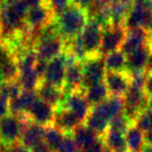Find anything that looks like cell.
<instances>
[{
	"instance_id": "6da1fadb",
	"label": "cell",
	"mask_w": 152,
	"mask_h": 152,
	"mask_svg": "<svg viewBox=\"0 0 152 152\" xmlns=\"http://www.w3.org/2000/svg\"><path fill=\"white\" fill-rule=\"evenodd\" d=\"M55 22L59 36L64 40H70L83 32V28L89 22V15L87 11L70 3L67 9L55 17Z\"/></svg>"
},
{
	"instance_id": "7a4b0ae2",
	"label": "cell",
	"mask_w": 152,
	"mask_h": 152,
	"mask_svg": "<svg viewBox=\"0 0 152 152\" xmlns=\"http://www.w3.org/2000/svg\"><path fill=\"white\" fill-rule=\"evenodd\" d=\"M28 119L9 114L0 119V145L11 146L19 143Z\"/></svg>"
},
{
	"instance_id": "3957f363",
	"label": "cell",
	"mask_w": 152,
	"mask_h": 152,
	"mask_svg": "<svg viewBox=\"0 0 152 152\" xmlns=\"http://www.w3.org/2000/svg\"><path fill=\"white\" fill-rule=\"evenodd\" d=\"M105 73L104 56L98 55L83 61V91L92 86L102 83Z\"/></svg>"
},
{
	"instance_id": "277c9868",
	"label": "cell",
	"mask_w": 152,
	"mask_h": 152,
	"mask_svg": "<svg viewBox=\"0 0 152 152\" xmlns=\"http://www.w3.org/2000/svg\"><path fill=\"white\" fill-rule=\"evenodd\" d=\"M102 27L93 20H90L83 32L79 34L81 44L83 46L88 59L99 55L100 44H101Z\"/></svg>"
},
{
	"instance_id": "5b68a950",
	"label": "cell",
	"mask_w": 152,
	"mask_h": 152,
	"mask_svg": "<svg viewBox=\"0 0 152 152\" xmlns=\"http://www.w3.org/2000/svg\"><path fill=\"white\" fill-rule=\"evenodd\" d=\"M123 101H124L123 114L134 122L137 115L142 110L147 108L148 95L143 89L129 87V89L123 96Z\"/></svg>"
},
{
	"instance_id": "8992f818",
	"label": "cell",
	"mask_w": 152,
	"mask_h": 152,
	"mask_svg": "<svg viewBox=\"0 0 152 152\" xmlns=\"http://www.w3.org/2000/svg\"><path fill=\"white\" fill-rule=\"evenodd\" d=\"M126 32L123 25H112L103 28L99 55L105 56L108 53L120 50L126 37Z\"/></svg>"
},
{
	"instance_id": "52a82bcc",
	"label": "cell",
	"mask_w": 152,
	"mask_h": 152,
	"mask_svg": "<svg viewBox=\"0 0 152 152\" xmlns=\"http://www.w3.org/2000/svg\"><path fill=\"white\" fill-rule=\"evenodd\" d=\"M66 76L64 91L67 93L83 91V63L66 53Z\"/></svg>"
},
{
	"instance_id": "ba28073f",
	"label": "cell",
	"mask_w": 152,
	"mask_h": 152,
	"mask_svg": "<svg viewBox=\"0 0 152 152\" xmlns=\"http://www.w3.org/2000/svg\"><path fill=\"white\" fill-rule=\"evenodd\" d=\"M58 107H65L71 110L77 117V119L81 124L85 123L86 119H87L88 115L90 114L92 108L90 104L88 103L85 95H83V91L73 92V93L66 92L65 99H64L61 105Z\"/></svg>"
},
{
	"instance_id": "9c48e42d",
	"label": "cell",
	"mask_w": 152,
	"mask_h": 152,
	"mask_svg": "<svg viewBox=\"0 0 152 152\" xmlns=\"http://www.w3.org/2000/svg\"><path fill=\"white\" fill-rule=\"evenodd\" d=\"M66 54L65 52L59 56L51 59L47 63L46 72L44 74L43 80L49 85H52L54 87L64 89L65 85V76H66Z\"/></svg>"
},
{
	"instance_id": "30bf717a",
	"label": "cell",
	"mask_w": 152,
	"mask_h": 152,
	"mask_svg": "<svg viewBox=\"0 0 152 152\" xmlns=\"http://www.w3.org/2000/svg\"><path fill=\"white\" fill-rule=\"evenodd\" d=\"M54 14L47 2L28 9L25 16V23L29 29H42L43 27L53 21Z\"/></svg>"
},
{
	"instance_id": "8fae6325",
	"label": "cell",
	"mask_w": 152,
	"mask_h": 152,
	"mask_svg": "<svg viewBox=\"0 0 152 152\" xmlns=\"http://www.w3.org/2000/svg\"><path fill=\"white\" fill-rule=\"evenodd\" d=\"M55 115V107L47 102L41 100L40 98L36 100L30 110H28L26 118L31 122L39 124L43 127L50 126L53 124Z\"/></svg>"
},
{
	"instance_id": "7c38bea8",
	"label": "cell",
	"mask_w": 152,
	"mask_h": 152,
	"mask_svg": "<svg viewBox=\"0 0 152 152\" xmlns=\"http://www.w3.org/2000/svg\"><path fill=\"white\" fill-rule=\"evenodd\" d=\"M34 51L38 59L48 63L51 59L59 56L65 52V40L61 37H56L41 41L36 44Z\"/></svg>"
},
{
	"instance_id": "4fadbf2b",
	"label": "cell",
	"mask_w": 152,
	"mask_h": 152,
	"mask_svg": "<svg viewBox=\"0 0 152 152\" xmlns=\"http://www.w3.org/2000/svg\"><path fill=\"white\" fill-rule=\"evenodd\" d=\"M103 83L110 96L123 97L130 87V75L126 71L108 72L106 71Z\"/></svg>"
},
{
	"instance_id": "5bb4252c",
	"label": "cell",
	"mask_w": 152,
	"mask_h": 152,
	"mask_svg": "<svg viewBox=\"0 0 152 152\" xmlns=\"http://www.w3.org/2000/svg\"><path fill=\"white\" fill-rule=\"evenodd\" d=\"M151 39L152 34L144 28L129 30L126 32V37H125V40L121 46L120 50L125 55H128L134 52L137 49L142 48L145 45H147L151 41Z\"/></svg>"
},
{
	"instance_id": "9a60e30c",
	"label": "cell",
	"mask_w": 152,
	"mask_h": 152,
	"mask_svg": "<svg viewBox=\"0 0 152 152\" xmlns=\"http://www.w3.org/2000/svg\"><path fill=\"white\" fill-rule=\"evenodd\" d=\"M152 52V39L147 45L135 50L134 52L126 55V69L128 74L145 71L148 58Z\"/></svg>"
},
{
	"instance_id": "2e32d148",
	"label": "cell",
	"mask_w": 152,
	"mask_h": 152,
	"mask_svg": "<svg viewBox=\"0 0 152 152\" xmlns=\"http://www.w3.org/2000/svg\"><path fill=\"white\" fill-rule=\"evenodd\" d=\"M38 98L36 91H23L17 98L9 102L10 114L19 117H26L28 110Z\"/></svg>"
},
{
	"instance_id": "e0dca14e",
	"label": "cell",
	"mask_w": 152,
	"mask_h": 152,
	"mask_svg": "<svg viewBox=\"0 0 152 152\" xmlns=\"http://www.w3.org/2000/svg\"><path fill=\"white\" fill-rule=\"evenodd\" d=\"M36 93L41 100L54 106L55 108L61 105L66 96V92L64 91V89L54 87L44 81H41L38 89L36 90Z\"/></svg>"
},
{
	"instance_id": "ac0fdd59",
	"label": "cell",
	"mask_w": 152,
	"mask_h": 152,
	"mask_svg": "<svg viewBox=\"0 0 152 152\" xmlns=\"http://www.w3.org/2000/svg\"><path fill=\"white\" fill-rule=\"evenodd\" d=\"M44 132L45 127L28 120L20 137V143L31 150L32 148L37 147L44 142Z\"/></svg>"
},
{
	"instance_id": "d6986e66",
	"label": "cell",
	"mask_w": 152,
	"mask_h": 152,
	"mask_svg": "<svg viewBox=\"0 0 152 152\" xmlns=\"http://www.w3.org/2000/svg\"><path fill=\"white\" fill-rule=\"evenodd\" d=\"M92 108L95 112H97L98 114L101 115L103 118H105L107 121H110L113 118L123 113V110H124L123 97L110 96L102 103L98 104V105L94 106Z\"/></svg>"
},
{
	"instance_id": "ffe728a7",
	"label": "cell",
	"mask_w": 152,
	"mask_h": 152,
	"mask_svg": "<svg viewBox=\"0 0 152 152\" xmlns=\"http://www.w3.org/2000/svg\"><path fill=\"white\" fill-rule=\"evenodd\" d=\"M81 124L77 117L68 108L57 107L55 108L54 120H53V126L58 128L65 133H72V131Z\"/></svg>"
},
{
	"instance_id": "44dd1931",
	"label": "cell",
	"mask_w": 152,
	"mask_h": 152,
	"mask_svg": "<svg viewBox=\"0 0 152 152\" xmlns=\"http://www.w3.org/2000/svg\"><path fill=\"white\" fill-rule=\"evenodd\" d=\"M133 0H113L108 5L112 25H123L127 14L132 7Z\"/></svg>"
},
{
	"instance_id": "7402d4cb",
	"label": "cell",
	"mask_w": 152,
	"mask_h": 152,
	"mask_svg": "<svg viewBox=\"0 0 152 152\" xmlns=\"http://www.w3.org/2000/svg\"><path fill=\"white\" fill-rule=\"evenodd\" d=\"M72 137L75 141L76 145L79 150L85 149L86 147L93 144L95 141L99 139V135L94 132L90 127L86 124H79L73 131H72Z\"/></svg>"
},
{
	"instance_id": "603a6c76",
	"label": "cell",
	"mask_w": 152,
	"mask_h": 152,
	"mask_svg": "<svg viewBox=\"0 0 152 152\" xmlns=\"http://www.w3.org/2000/svg\"><path fill=\"white\" fill-rule=\"evenodd\" d=\"M83 95L91 107L102 103L104 100L110 97V94L103 81L83 90Z\"/></svg>"
},
{
	"instance_id": "cb8c5ba5",
	"label": "cell",
	"mask_w": 152,
	"mask_h": 152,
	"mask_svg": "<svg viewBox=\"0 0 152 152\" xmlns=\"http://www.w3.org/2000/svg\"><path fill=\"white\" fill-rule=\"evenodd\" d=\"M105 147L110 152L115 151H128L125 141V134L115 130H110L102 137Z\"/></svg>"
},
{
	"instance_id": "d4e9b609",
	"label": "cell",
	"mask_w": 152,
	"mask_h": 152,
	"mask_svg": "<svg viewBox=\"0 0 152 152\" xmlns=\"http://www.w3.org/2000/svg\"><path fill=\"white\" fill-rule=\"evenodd\" d=\"M83 124H86L88 127H90L99 137H103L108 130L110 121H107L105 118H103L101 115L98 114L97 112H95L93 108H91V112L88 115Z\"/></svg>"
},
{
	"instance_id": "484cf974",
	"label": "cell",
	"mask_w": 152,
	"mask_h": 152,
	"mask_svg": "<svg viewBox=\"0 0 152 152\" xmlns=\"http://www.w3.org/2000/svg\"><path fill=\"white\" fill-rule=\"evenodd\" d=\"M125 141H126L128 152H142V149L145 146L144 132L140 130L137 127H135L134 125L126 131Z\"/></svg>"
},
{
	"instance_id": "4316f807",
	"label": "cell",
	"mask_w": 152,
	"mask_h": 152,
	"mask_svg": "<svg viewBox=\"0 0 152 152\" xmlns=\"http://www.w3.org/2000/svg\"><path fill=\"white\" fill-rule=\"evenodd\" d=\"M104 65L108 72H122L126 69V55L121 50L114 51L104 56Z\"/></svg>"
},
{
	"instance_id": "83f0119b",
	"label": "cell",
	"mask_w": 152,
	"mask_h": 152,
	"mask_svg": "<svg viewBox=\"0 0 152 152\" xmlns=\"http://www.w3.org/2000/svg\"><path fill=\"white\" fill-rule=\"evenodd\" d=\"M65 132L59 130L53 125L45 127V132H44V144L51 150L52 152H55L63 142L64 137H65Z\"/></svg>"
},
{
	"instance_id": "f1b7e54d",
	"label": "cell",
	"mask_w": 152,
	"mask_h": 152,
	"mask_svg": "<svg viewBox=\"0 0 152 152\" xmlns=\"http://www.w3.org/2000/svg\"><path fill=\"white\" fill-rule=\"evenodd\" d=\"M17 80L20 83L23 91H36L39 85L41 83V79L37 75L34 69L19 72Z\"/></svg>"
},
{
	"instance_id": "f546056e",
	"label": "cell",
	"mask_w": 152,
	"mask_h": 152,
	"mask_svg": "<svg viewBox=\"0 0 152 152\" xmlns=\"http://www.w3.org/2000/svg\"><path fill=\"white\" fill-rule=\"evenodd\" d=\"M22 92L23 90L17 79L13 81H3L0 85V98L7 102L17 98Z\"/></svg>"
},
{
	"instance_id": "4dcf8cb0",
	"label": "cell",
	"mask_w": 152,
	"mask_h": 152,
	"mask_svg": "<svg viewBox=\"0 0 152 152\" xmlns=\"http://www.w3.org/2000/svg\"><path fill=\"white\" fill-rule=\"evenodd\" d=\"M134 125V122L132 120L128 118L127 116H125L124 114H120L117 117L113 118L110 121V127L108 129L110 130H115V131H119V132L122 133H126V131L130 128L131 126Z\"/></svg>"
},
{
	"instance_id": "1f68e13d",
	"label": "cell",
	"mask_w": 152,
	"mask_h": 152,
	"mask_svg": "<svg viewBox=\"0 0 152 152\" xmlns=\"http://www.w3.org/2000/svg\"><path fill=\"white\" fill-rule=\"evenodd\" d=\"M134 126L144 133L152 131V110L146 108L142 110L134 120Z\"/></svg>"
},
{
	"instance_id": "d6a6232c",
	"label": "cell",
	"mask_w": 152,
	"mask_h": 152,
	"mask_svg": "<svg viewBox=\"0 0 152 152\" xmlns=\"http://www.w3.org/2000/svg\"><path fill=\"white\" fill-rule=\"evenodd\" d=\"M77 151H79V149L77 147V145H76L73 137H72V133H66L63 142L61 143V145L58 146V148H57V150L55 152H77Z\"/></svg>"
},
{
	"instance_id": "836d02e7",
	"label": "cell",
	"mask_w": 152,
	"mask_h": 152,
	"mask_svg": "<svg viewBox=\"0 0 152 152\" xmlns=\"http://www.w3.org/2000/svg\"><path fill=\"white\" fill-rule=\"evenodd\" d=\"M47 4L51 9L52 13L56 17L57 15L61 13L64 10H66L71 3V0H47Z\"/></svg>"
},
{
	"instance_id": "e575fe53",
	"label": "cell",
	"mask_w": 152,
	"mask_h": 152,
	"mask_svg": "<svg viewBox=\"0 0 152 152\" xmlns=\"http://www.w3.org/2000/svg\"><path fill=\"white\" fill-rule=\"evenodd\" d=\"M16 59L14 57L13 53L11 52V50L9 49V47L0 41V68L4 66L5 64H7L9 61Z\"/></svg>"
},
{
	"instance_id": "d590c367",
	"label": "cell",
	"mask_w": 152,
	"mask_h": 152,
	"mask_svg": "<svg viewBox=\"0 0 152 152\" xmlns=\"http://www.w3.org/2000/svg\"><path fill=\"white\" fill-rule=\"evenodd\" d=\"M80 152H110V150L106 149L105 144L103 142L102 137H100L97 141H95L93 144L86 147L85 149L80 150Z\"/></svg>"
},
{
	"instance_id": "8d00e7d4",
	"label": "cell",
	"mask_w": 152,
	"mask_h": 152,
	"mask_svg": "<svg viewBox=\"0 0 152 152\" xmlns=\"http://www.w3.org/2000/svg\"><path fill=\"white\" fill-rule=\"evenodd\" d=\"M0 152H30V150L19 142L11 146L0 145Z\"/></svg>"
},
{
	"instance_id": "74e56055",
	"label": "cell",
	"mask_w": 152,
	"mask_h": 152,
	"mask_svg": "<svg viewBox=\"0 0 152 152\" xmlns=\"http://www.w3.org/2000/svg\"><path fill=\"white\" fill-rule=\"evenodd\" d=\"M95 1L96 0H71V3L88 12L92 7V5L95 3Z\"/></svg>"
},
{
	"instance_id": "f35d334b",
	"label": "cell",
	"mask_w": 152,
	"mask_h": 152,
	"mask_svg": "<svg viewBox=\"0 0 152 152\" xmlns=\"http://www.w3.org/2000/svg\"><path fill=\"white\" fill-rule=\"evenodd\" d=\"M10 114L9 110V102L0 98V119Z\"/></svg>"
},
{
	"instance_id": "ab89813d",
	"label": "cell",
	"mask_w": 152,
	"mask_h": 152,
	"mask_svg": "<svg viewBox=\"0 0 152 152\" xmlns=\"http://www.w3.org/2000/svg\"><path fill=\"white\" fill-rule=\"evenodd\" d=\"M144 91L147 94L148 96L152 95V73H150L147 76V79H146L145 87H144Z\"/></svg>"
},
{
	"instance_id": "60d3db41",
	"label": "cell",
	"mask_w": 152,
	"mask_h": 152,
	"mask_svg": "<svg viewBox=\"0 0 152 152\" xmlns=\"http://www.w3.org/2000/svg\"><path fill=\"white\" fill-rule=\"evenodd\" d=\"M21 1L28 7V9L37 7V5H40L45 2V0H21Z\"/></svg>"
},
{
	"instance_id": "b9f144b4",
	"label": "cell",
	"mask_w": 152,
	"mask_h": 152,
	"mask_svg": "<svg viewBox=\"0 0 152 152\" xmlns=\"http://www.w3.org/2000/svg\"><path fill=\"white\" fill-rule=\"evenodd\" d=\"M30 152H52L50 149H49L48 147H47L46 145L44 144V142H43L42 144H40V145H38L37 147L32 148L31 150H30Z\"/></svg>"
},
{
	"instance_id": "7bdbcfd3",
	"label": "cell",
	"mask_w": 152,
	"mask_h": 152,
	"mask_svg": "<svg viewBox=\"0 0 152 152\" xmlns=\"http://www.w3.org/2000/svg\"><path fill=\"white\" fill-rule=\"evenodd\" d=\"M144 141H145V145L152 146V131L144 133Z\"/></svg>"
},
{
	"instance_id": "ee69618b",
	"label": "cell",
	"mask_w": 152,
	"mask_h": 152,
	"mask_svg": "<svg viewBox=\"0 0 152 152\" xmlns=\"http://www.w3.org/2000/svg\"><path fill=\"white\" fill-rule=\"evenodd\" d=\"M19 0H3V5H12Z\"/></svg>"
},
{
	"instance_id": "f6af8a7d",
	"label": "cell",
	"mask_w": 152,
	"mask_h": 152,
	"mask_svg": "<svg viewBox=\"0 0 152 152\" xmlns=\"http://www.w3.org/2000/svg\"><path fill=\"white\" fill-rule=\"evenodd\" d=\"M142 152H152V146L145 145L143 149H142Z\"/></svg>"
},
{
	"instance_id": "bcb514c9",
	"label": "cell",
	"mask_w": 152,
	"mask_h": 152,
	"mask_svg": "<svg viewBox=\"0 0 152 152\" xmlns=\"http://www.w3.org/2000/svg\"><path fill=\"white\" fill-rule=\"evenodd\" d=\"M147 108H151V110H152V95L148 96V103H147Z\"/></svg>"
},
{
	"instance_id": "7dc6e473",
	"label": "cell",
	"mask_w": 152,
	"mask_h": 152,
	"mask_svg": "<svg viewBox=\"0 0 152 152\" xmlns=\"http://www.w3.org/2000/svg\"><path fill=\"white\" fill-rule=\"evenodd\" d=\"M3 83V78H2V75H1V72H0V85Z\"/></svg>"
},
{
	"instance_id": "c3c4849f",
	"label": "cell",
	"mask_w": 152,
	"mask_h": 152,
	"mask_svg": "<svg viewBox=\"0 0 152 152\" xmlns=\"http://www.w3.org/2000/svg\"><path fill=\"white\" fill-rule=\"evenodd\" d=\"M3 7V0H0V9Z\"/></svg>"
},
{
	"instance_id": "681fc988",
	"label": "cell",
	"mask_w": 152,
	"mask_h": 152,
	"mask_svg": "<svg viewBox=\"0 0 152 152\" xmlns=\"http://www.w3.org/2000/svg\"><path fill=\"white\" fill-rule=\"evenodd\" d=\"M115 152H128V151H115Z\"/></svg>"
},
{
	"instance_id": "f907efd6",
	"label": "cell",
	"mask_w": 152,
	"mask_h": 152,
	"mask_svg": "<svg viewBox=\"0 0 152 152\" xmlns=\"http://www.w3.org/2000/svg\"><path fill=\"white\" fill-rule=\"evenodd\" d=\"M77 152H80V150H79V151H77Z\"/></svg>"
},
{
	"instance_id": "816d5d0a",
	"label": "cell",
	"mask_w": 152,
	"mask_h": 152,
	"mask_svg": "<svg viewBox=\"0 0 152 152\" xmlns=\"http://www.w3.org/2000/svg\"><path fill=\"white\" fill-rule=\"evenodd\" d=\"M46 1H47V0H45V2H46Z\"/></svg>"
},
{
	"instance_id": "f5cc1de1",
	"label": "cell",
	"mask_w": 152,
	"mask_h": 152,
	"mask_svg": "<svg viewBox=\"0 0 152 152\" xmlns=\"http://www.w3.org/2000/svg\"><path fill=\"white\" fill-rule=\"evenodd\" d=\"M151 1H152V0H151Z\"/></svg>"
}]
</instances>
